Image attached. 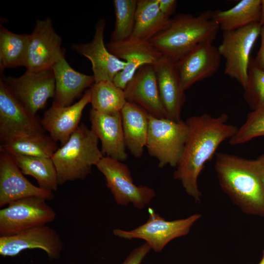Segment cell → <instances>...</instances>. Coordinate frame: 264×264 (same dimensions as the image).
<instances>
[{"label": "cell", "mask_w": 264, "mask_h": 264, "mask_svg": "<svg viewBox=\"0 0 264 264\" xmlns=\"http://www.w3.org/2000/svg\"><path fill=\"white\" fill-rule=\"evenodd\" d=\"M228 118L225 113L216 117L203 113L191 116L185 121L188 136L173 177L181 182L185 192L196 202L201 199L198 180L205 163L219 145L238 131L236 126L227 122Z\"/></svg>", "instance_id": "cell-1"}, {"label": "cell", "mask_w": 264, "mask_h": 264, "mask_svg": "<svg viewBox=\"0 0 264 264\" xmlns=\"http://www.w3.org/2000/svg\"><path fill=\"white\" fill-rule=\"evenodd\" d=\"M215 168L220 187L243 212L264 217V165L258 158L217 153Z\"/></svg>", "instance_id": "cell-2"}, {"label": "cell", "mask_w": 264, "mask_h": 264, "mask_svg": "<svg viewBox=\"0 0 264 264\" xmlns=\"http://www.w3.org/2000/svg\"><path fill=\"white\" fill-rule=\"evenodd\" d=\"M220 30L213 11H205L197 16L179 14L149 42L163 56L176 62L197 45L213 43Z\"/></svg>", "instance_id": "cell-3"}, {"label": "cell", "mask_w": 264, "mask_h": 264, "mask_svg": "<svg viewBox=\"0 0 264 264\" xmlns=\"http://www.w3.org/2000/svg\"><path fill=\"white\" fill-rule=\"evenodd\" d=\"M98 138L83 123L67 142L59 148L51 157L59 185L67 181L84 180L104 156L98 147Z\"/></svg>", "instance_id": "cell-4"}, {"label": "cell", "mask_w": 264, "mask_h": 264, "mask_svg": "<svg viewBox=\"0 0 264 264\" xmlns=\"http://www.w3.org/2000/svg\"><path fill=\"white\" fill-rule=\"evenodd\" d=\"M149 123L146 147L149 154L156 158L158 167H176L181 158L188 133L185 121L149 115Z\"/></svg>", "instance_id": "cell-5"}, {"label": "cell", "mask_w": 264, "mask_h": 264, "mask_svg": "<svg viewBox=\"0 0 264 264\" xmlns=\"http://www.w3.org/2000/svg\"><path fill=\"white\" fill-rule=\"evenodd\" d=\"M262 25L256 22L236 30L224 31L218 47L225 59L224 74L236 80L244 88L246 86L250 54Z\"/></svg>", "instance_id": "cell-6"}, {"label": "cell", "mask_w": 264, "mask_h": 264, "mask_svg": "<svg viewBox=\"0 0 264 264\" xmlns=\"http://www.w3.org/2000/svg\"><path fill=\"white\" fill-rule=\"evenodd\" d=\"M148 213L149 219L143 224L129 231L115 229L114 235L125 239H142L151 249L158 252L173 240L187 235L201 216L195 214L185 219L169 221L151 208H148Z\"/></svg>", "instance_id": "cell-7"}, {"label": "cell", "mask_w": 264, "mask_h": 264, "mask_svg": "<svg viewBox=\"0 0 264 264\" xmlns=\"http://www.w3.org/2000/svg\"><path fill=\"white\" fill-rule=\"evenodd\" d=\"M96 166L104 176L107 187L118 204H132L143 209L155 197L152 188L134 184L129 167L121 161L104 156Z\"/></svg>", "instance_id": "cell-8"}, {"label": "cell", "mask_w": 264, "mask_h": 264, "mask_svg": "<svg viewBox=\"0 0 264 264\" xmlns=\"http://www.w3.org/2000/svg\"><path fill=\"white\" fill-rule=\"evenodd\" d=\"M44 198L31 197L17 200L0 210V236L17 234L46 225L56 217L54 210Z\"/></svg>", "instance_id": "cell-9"}, {"label": "cell", "mask_w": 264, "mask_h": 264, "mask_svg": "<svg viewBox=\"0 0 264 264\" xmlns=\"http://www.w3.org/2000/svg\"><path fill=\"white\" fill-rule=\"evenodd\" d=\"M12 93L32 114L43 109L47 100L54 97L55 79L52 69L26 72L19 77L0 79Z\"/></svg>", "instance_id": "cell-10"}, {"label": "cell", "mask_w": 264, "mask_h": 264, "mask_svg": "<svg viewBox=\"0 0 264 264\" xmlns=\"http://www.w3.org/2000/svg\"><path fill=\"white\" fill-rule=\"evenodd\" d=\"M61 37L56 32L50 18L38 20L30 34L25 67L27 71L52 69L54 65L65 57Z\"/></svg>", "instance_id": "cell-11"}, {"label": "cell", "mask_w": 264, "mask_h": 264, "mask_svg": "<svg viewBox=\"0 0 264 264\" xmlns=\"http://www.w3.org/2000/svg\"><path fill=\"white\" fill-rule=\"evenodd\" d=\"M106 46L111 53L126 62L125 67L113 80L116 86L123 90L140 67L154 66L163 56L149 41L132 36L122 41H110Z\"/></svg>", "instance_id": "cell-12"}, {"label": "cell", "mask_w": 264, "mask_h": 264, "mask_svg": "<svg viewBox=\"0 0 264 264\" xmlns=\"http://www.w3.org/2000/svg\"><path fill=\"white\" fill-rule=\"evenodd\" d=\"M220 58L218 47L213 43H202L189 51L175 62L182 88L185 91L214 75L219 69Z\"/></svg>", "instance_id": "cell-13"}, {"label": "cell", "mask_w": 264, "mask_h": 264, "mask_svg": "<svg viewBox=\"0 0 264 264\" xmlns=\"http://www.w3.org/2000/svg\"><path fill=\"white\" fill-rule=\"evenodd\" d=\"M63 246L58 233L46 225L0 237V254L3 256L13 257L24 250L39 248L44 251L49 258L54 259L60 257Z\"/></svg>", "instance_id": "cell-14"}, {"label": "cell", "mask_w": 264, "mask_h": 264, "mask_svg": "<svg viewBox=\"0 0 264 264\" xmlns=\"http://www.w3.org/2000/svg\"><path fill=\"white\" fill-rule=\"evenodd\" d=\"M31 197L47 200L53 199L54 194L33 184L24 176L12 156L0 148V207Z\"/></svg>", "instance_id": "cell-15"}, {"label": "cell", "mask_w": 264, "mask_h": 264, "mask_svg": "<svg viewBox=\"0 0 264 264\" xmlns=\"http://www.w3.org/2000/svg\"><path fill=\"white\" fill-rule=\"evenodd\" d=\"M106 25V21L104 19H100L96 23L91 41L73 45L74 49L90 61L95 83L113 81L116 75L126 65V62L111 53L105 44L104 38Z\"/></svg>", "instance_id": "cell-16"}, {"label": "cell", "mask_w": 264, "mask_h": 264, "mask_svg": "<svg viewBox=\"0 0 264 264\" xmlns=\"http://www.w3.org/2000/svg\"><path fill=\"white\" fill-rule=\"evenodd\" d=\"M127 102L144 110L157 118H167L161 101L154 66L140 67L124 90Z\"/></svg>", "instance_id": "cell-17"}, {"label": "cell", "mask_w": 264, "mask_h": 264, "mask_svg": "<svg viewBox=\"0 0 264 264\" xmlns=\"http://www.w3.org/2000/svg\"><path fill=\"white\" fill-rule=\"evenodd\" d=\"M90 103L89 89L86 90L76 103L68 106H60L52 104L46 110L41 121L44 130L61 146L66 144L72 133L79 126L83 111Z\"/></svg>", "instance_id": "cell-18"}, {"label": "cell", "mask_w": 264, "mask_h": 264, "mask_svg": "<svg viewBox=\"0 0 264 264\" xmlns=\"http://www.w3.org/2000/svg\"><path fill=\"white\" fill-rule=\"evenodd\" d=\"M89 114L91 129L101 141L103 155L120 161L126 160L128 155L121 111L106 113L91 109Z\"/></svg>", "instance_id": "cell-19"}, {"label": "cell", "mask_w": 264, "mask_h": 264, "mask_svg": "<svg viewBox=\"0 0 264 264\" xmlns=\"http://www.w3.org/2000/svg\"><path fill=\"white\" fill-rule=\"evenodd\" d=\"M154 66L160 98L167 119L179 122L182 120L180 115L185 101V94L178 76L175 62L163 56Z\"/></svg>", "instance_id": "cell-20"}, {"label": "cell", "mask_w": 264, "mask_h": 264, "mask_svg": "<svg viewBox=\"0 0 264 264\" xmlns=\"http://www.w3.org/2000/svg\"><path fill=\"white\" fill-rule=\"evenodd\" d=\"M0 148L9 154L51 158L59 148L44 132L20 130L0 131Z\"/></svg>", "instance_id": "cell-21"}, {"label": "cell", "mask_w": 264, "mask_h": 264, "mask_svg": "<svg viewBox=\"0 0 264 264\" xmlns=\"http://www.w3.org/2000/svg\"><path fill=\"white\" fill-rule=\"evenodd\" d=\"M44 132L41 121L31 113L0 80V131Z\"/></svg>", "instance_id": "cell-22"}, {"label": "cell", "mask_w": 264, "mask_h": 264, "mask_svg": "<svg viewBox=\"0 0 264 264\" xmlns=\"http://www.w3.org/2000/svg\"><path fill=\"white\" fill-rule=\"evenodd\" d=\"M55 79V94L52 104L72 105L84 90L94 83L93 75L80 73L72 68L64 57L52 67Z\"/></svg>", "instance_id": "cell-23"}, {"label": "cell", "mask_w": 264, "mask_h": 264, "mask_svg": "<svg viewBox=\"0 0 264 264\" xmlns=\"http://www.w3.org/2000/svg\"><path fill=\"white\" fill-rule=\"evenodd\" d=\"M126 148L135 157L143 155L146 146L149 114L139 106L127 102L121 111Z\"/></svg>", "instance_id": "cell-24"}, {"label": "cell", "mask_w": 264, "mask_h": 264, "mask_svg": "<svg viewBox=\"0 0 264 264\" xmlns=\"http://www.w3.org/2000/svg\"><path fill=\"white\" fill-rule=\"evenodd\" d=\"M171 21L160 10L158 0H138L132 37L149 41Z\"/></svg>", "instance_id": "cell-25"}, {"label": "cell", "mask_w": 264, "mask_h": 264, "mask_svg": "<svg viewBox=\"0 0 264 264\" xmlns=\"http://www.w3.org/2000/svg\"><path fill=\"white\" fill-rule=\"evenodd\" d=\"M261 0H241L226 10L213 11V18L220 30L229 31L259 22Z\"/></svg>", "instance_id": "cell-26"}, {"label": "cell", "mask_w": 264, "mask_h": 264, "mask_svg": "<svg viewBox=\"0 0 264 264\" xmlns=\"http://www.w3.org/2000/svg\"><path fill=\"white\" fill-rule=\"evenodd\" d=\"M10 154L22 173L33 177L40 187L51 192L57 190V175L51 158Z\"/></svg>", "instance_id": "cell-27"}, {"label": "cell", "mask_w": 264, "mask_h": 264, "mask_svg": "<svg viewBox=\"0 0 264 264\" xmlns=\"http://www.w3.org/2000/svg\"><path fill=\"white\" fill-rule=\"evenodd\" d=\"M30 34L13 33L2 26L0 28V69L25 66Z\"/></svg>", "instance_id": "cell-28"}, {"label": "cell", "mask_w": 264, "mask_h": 264, "mask_svg": "<svg viewBox=\"0 0 264 264\" xmlns=\"http://www.w3.org/2000/svg\"><path fill=\"white\" fill-rule=\"evenodd\" d=\"M91 109L103 113L120 112L127 102L124 90L113 81L94 83L89 88Z\"/></svg>", "instance_id": "cell-29"}, {"label": "cell", "mask_w": 264, "mask_h": 264, "mask_svg": "<svg viewBox=\"0 0 264 264\" xmlns=\"http://www.w3.org/2000/svg\"><path fill=\"white\" fill-rule=\"evenodd\" d=\"M115 14L111 42L119 41L132 37L135 22L137 0H114Z\"/></svg>", "instance_id": "cell-30"}, {"label": "cell", "mask_w": 264, "mask_h": 264, "mask_svg": "<svg viewBox=\"0 0 264 264\" xmlns=\"http://www.w3.org/2000/svg\"><path fill=\"white\" fill-rule=\"evenodd\" d=\"M243 98L252 111H264V70L250 59Z\"/></svg>", "instance_id": "cell-31"}, {"label": "cell", "mask_w": 264, "mask_h": 264, "mask_svg": "<svg viewBox=\"0 0 264 264\" xmlns=\"http://www.w3.org/2000/svg\"><path fill=\"white\" fill-rule=\"evenodd\" d=\"M261 136H264V111H251L229 143L231 145H238Z\"/></svg>", "instance_id": "cell-32"}, {"label": "cell", "mask_w": 264, "mask_h": 264, "mask_svg": "<svg viewBox=\"0 0 264 264\" xmlns=\"http://www.w3.org/2000/svg\"><path fill=\"white\" fill-rule=\"evenodd\" d=\"M151 249L147 243L142 244L133 250L122 264H140Z\"/></svg>", "instance_id": "cell-33"}, {"label": "cell", "mask_w": 264, "mask_h": 264, "mask_svg": "<svg viewBox=\"0 0 264 264\" xmlns=\"http://www.w3.org/2000/svg\"><path fill=\"white\" fill-rule=\"evenodd\" d=\"M160 10L166 17L170 16L175 12L177 1L176 0H158Z\"/></svg>", "instance_id": "cell-34"}, {"label": "cell", "mask_w": 264, "mask_h": 264, "mask_svg": "<svg viewBox=\"0 0 264 264\" xmlns=\"http://www.w3.org/2000/svg\"><path fill=\"white\" fill-rule=\"evenodd\" d=\"M260 36L261 37L260 46L254 59L258 67L264 70V25L261 27Z\"/></svg>", "instance_id": "cell-35"}, {"label": "cell", "mask_w": 264, "mask_h": 264, "mask_svg": "<svg viewBox=\"0 0 264 264\" xmlns=\"http://www.w3.org/2000/svg\"><path fill=\"white\" fill-rule=\"evenodd\" d=\"M259 22L262 26L264 25V0H261V17Z\"/></svg>", "instance_id": "cell-36"}, {"label": "cell", "mask_w": 264, "mask_h": 264, "mask_svg": "<svg viewBox=\"0 0 264 264\" xmlns=\"http://www.w3.org/2000/svg\"><path fill=\"white\" fill-rule=\"evenodd\" d=\"M264 165V154L261 155L258 158Z\"/></svg>", "instance_id": "cell-37"}, {"label": "cell", "mask_w": 264, "mask_h": 264, "mask_svg": "<svg viewBox=\"0 0 264 264\" xmlns=\"http://www.w3.org/2000/svg\"><path fill=\"white\" fill-rule=\"evenodd\" d=\"M258 264H264V249L263 252V256L262 259Z\"/></svg>", "instance_id": "cell-38"}, {"label": "cell", "mask_w": 264, "mask_h": 264, "mask_svg": "<svg viewBox=\"0 0 264 264\" xmlns=\"http://www.w3.org/2000/svg\"></svg>", "instance_id": "cell-39"}]
</instances>
